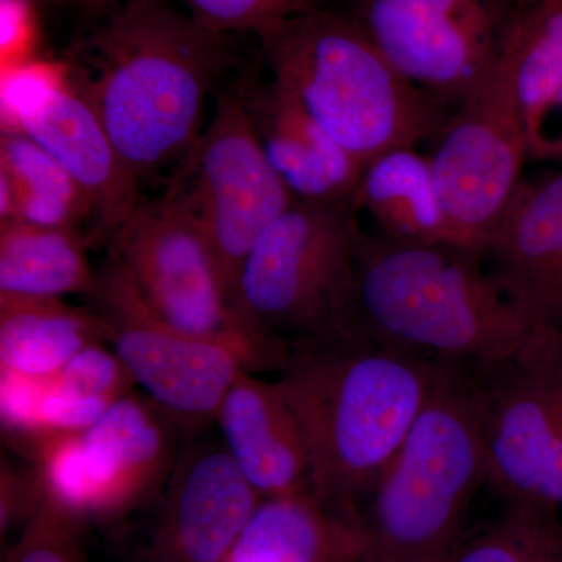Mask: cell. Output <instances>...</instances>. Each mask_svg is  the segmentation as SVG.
I'll return each instance as SVG.
<instances>
[{
	"label": "cell",
	"instance_id": "cell-1",
	"mask_svg": "<svg viewBox=\"0 0 562 562\" xmlns=\"http://www.w3.org/2000/svg\"><path fill=\"white\" fill-rule=\"evenodd\" d=\"M69 63L128 169L144 180L177 166L203 131V106L236 63L232 36L172 0H127Z\"/></svg>",
	"mask_w": 562,
	"mask_h": 562
},
{
	"label": "cell",
	"instance_id": "cell-2",
	"mask_svg": "<svg viewBox=\"0 0 562 562\" xmlns=\"http://www.w3.org/2000/svg\"><path fill=\"white\" fill-rule=\"evenodd\" d=\"M449 366L349 328L288 342L277 382L308 443L313 494L350 520Z\"/></svg>",
	"mask_w": 562,
	"mask_h": 562
},
{
	"label": "cell",
	"instance_id": "cell-3",
	"mask_svg": "<svg viewBox=\"0 0 562 562\" xmlns=\"http://www.w3.org/2000/svg\"><path fill=\"white\" fill-rule=\"evenodd\" d=\"M344 328L458 366L498 360L535 331L503 294L480 251L366 232Z\"/></svg>",
	"mask_w": 562,
	"mask_h": 562
},
{
	"label": "cell",
	"instance_id": "cell-4",
	"mask_svg": "<svg viewBox=\"0 0 562 562\" xmlns=\"http://www.w3.org/2000/svg\"><path fill=\"white\" fill-rule=\"evenodd\" d=\"M487 486L482 402L471 366L442 373L394 460L351 514L362 560L443 562Z\"/></svg>",
	"mask_w": 562,
	"mask_h": 562
},
{
	"label": "cell",
	"instance_id": "cell-5",
	"mask_svg": "<svg viewBox=\"0 0 562 562\" xmlns=\"http://www.w3.org/2000/svg\"><path fill=\"white\" fill-rule=\"evenodd\" d=\"M277 81L362 166L438 135L450 114L387 61L353 18L313 10L258 35Z\"/></svg>",
	"mask_w": 562,
	"mask_h": 562
},
{
	"label": "cell",
	"instance_id": "cell-6",
	"mask_svg": "<svg viewBox=\"0 0 562 562\" xmlns=\"http://www.w3.org/2000/svg\"><path fill=\"white\" fill-rule=\"evenodd\" d=\"M362 231L349 201L295 202L244 261L235 306L271 346L344 330Z\"/></svg>",
	"mask_w": 562,
	"mask_h": 562
},
{
	"label": "cell",
	"instance_id": "cell-7",
	"mask_svg": "<svg viewBox=\"0 0 562 562\" xmlns=\"http://www.w3.org/2000/svg\"><path fill=\"white\" fill-rule=\"evenodd\" d=\"M110 241V255L161 319L190 335L241 347L255 372L281 371L288 346L262 342L244 325L205 233L172 194L140 199Z\"/></svg>",
	"mask_w": 562,
	"mask_h": 562
},
{
	"label": "cell",
	"instance_id": "cell-8",
	"mask_svg": "<svg viewBox=\"0 0 562 562\" xmlns=\"http://www.w3.org/2000/svg\"><path fill=\"white\" fill-rule=\"evenodd\" d=\"M471 368L487 486L503 502L562 508V336L531 331L512 353Z\"/></svg>",
	"mask_w": 562,
	"mask_h": 562
},
{
	"label": "cell",
	"instance_id": "cell-9",
	"mask_svg": "<svg viewBox=\"0 0 562 562\" xmlns=\"http://www.w3.org/2000/svg\"><path fill=\"white\" fill-rule=\"evenodd\" d=\"M166 191L201 225L235 305L251 247L297 201L266 158L233 83L216 92L213 116Z\"/></svg>",
	"mask_w": 562,
	"mask_h": 562
},
{
	"label": "cell",
	"instance_id": "cell-10",
	"mask_svg": "<svg viewBox=\"0 0 562 562\" xmlns=\"http://www.w3.org/2000/svg\"><path fill=\"white\" fill-rule=\"evenodd\" d=\"M432 139L428 161L452 244L483 254L528 158L524 111L503 57Z\"/></svg>",
	"mask_w": 562,
	"mask_h": 562
},
{
	"label": "cell",
	"instance_id": "cell-11",
	"mask_svg": "<svg viewBox=\"0 0 562 562\" xmlns=\"http://www.w3.org/2000/svg\"><path fill=\"white\" fill-rule=\"evenodd\" d=\"M88 297L110 325L111 349L136 384L173 419L216 420L238 373H257L241 347L190 335L161 319L113 255Z\"/></svg>",
	"mask_w": 562,
	"mask_h": 562
},
{
	"label": "cell",
	"instance_id": "cell-12",
	"mask_svg": "<svg viewBox=\"0 0 562 562\" xmlns=\"http://www.w3.org/2000/svg\"><path fill=\"white\" fill-rule=\"evenodd\" d=\"M353 20L405 79L460 103L502 57L513 11L452 9L430 0H357Z\"/></svg>",
	"mask_w": 562,
	"mask_h": 562
},
{
	"label": "cell",
	"instance_id": "cell-13",
	"mask_svg": "<svg viewBox=\"0 0 562 562\" xmlns=\"http://www.w3.org/2000/svg\"><path fill=\"white\" fill-rule=\"evenodd\" d=\"M7 131L24 132L60 162L90 198L95 228L103 236L111 239L143 199V183L122 160L70 68Z\"/></svg>",
	"mask_w": 562,
	"mask_h": 562
},
{
	"label": "cell",
	"instance_id": "cell-14",
	"mask_svg": "<svg viewBox=\"0 0 562 562\" xmlns=\"http://www.w3.org/2000/svg\"><path fill=\"white\" fill-rule=\"evenodd\" d=\"M483 258L532 330L562 336V171L522 180Z\"/></svg>",
	"mask_w": 562,
	"mask_h": 562
},
{
	"label": "cell",
	"instance_id": "cell-15",
	"mask_svg": "<svg viewBox=\"0 0 562 562\" xmlns=\"http://www.w3.org/2000/svg\"><path fill=\"white\" fill-rule=\"evenodd\" d=\"M273 171L297 202L349 201L364 166L342 149L277 81L243 70L233 81Z\"/></svg>",
	"mask_w": 562,
	"mask_h": 562
},
{
	"label": "cell",
	"instance_id": "cell-16",
	"mask_svg": "<svg viewBox=\"0 0 562 562\" xmlns=\"http://www.w3.org/2000/svg\"><path fill=\"white\" fill-rule=\"evenodd\" d=\"M171 419L132 392L79 432L81 512H114L169 479L179 453Z\"/></svg>",
	"mask_w": 562,
	"mask_h": 562
},
{
	"label": "cell",
	"instance_id": "cell-17",
	"mask_svg": "<svg viewBox=\"0 0 562 562\" xmlns=\"http://www.w3.org/2000/svg\"><path fill=\"white\" fill-rule=\"evenodd\" d=\"M171 546L181 562L227 561L260 506L224 442L195 441L177 453L168 479Z\"/></svg>",
	"mask_w": 562,
	"mask_h": 562
},
{
	"label": "cell",
	"instance_id": "cell-18",
	"mask_svg": "<svg viewBox=\"0 0 562 562\" xmlns=\"http://www.w3.org/2000/svg\"><path fill=\"white\" fill-rule=\"evenodd\" d=\"M216 422L233 462L261 498L313 492L308 443L279 382L239 372Z\"/></svg>",
	"mask_w": 562,
	"mask_h": 562
},
{
	"label": "cell",
	"instance_id": "cell-19",
	"mask_svg": "<svg viewBox=\"0 0 562 562\" xmlns=\"http://www.w3.org/2000/svg\"><path fill=\"white\" fill-rule=\"evenodd\" d=\"M353 524L313 492L265 498L225 562H361Z\"/></svg>",
	"mask_w": 562,
	"mask_h": 562
},
{
	"label": "cell",
	"instance_id": "cell-20",
	"mask_svg": "<svg viewBox=\"0 0 562 562\" xmlns=\"http://www.w3.org/2000/svg\"><path fill=\"white\" fill-rule=\"evenodd\" d=\"M109 339L110 325L95 310L0 292V369L49 376L81 350Z\"/></svg>",
	"mask_w": 562,
	"mask_h": 562
},
{
	"label": "cell",
	"instance_id": "cell-21",
	"mask_svg": "<svg viewBox=\"0 0 562 562\" xmlns=\"http://www.w3.org/2000/svg\"><path fill=\"white\" fill-rule=\"evenodd\" d=\"M379 235L394 241L452 244L430 161L416 147L386 151L369 162L350 198Z\"/></svg>",
	"mask_w": 562,
	"mask_h": 562
},
{
	"label": "cell",
	"instance_id": "cell-22",
	"mask_svg": "<svg viewBox=\"0 0 562 562\" xmlns=\"http://www.w3.org/2000/svg\"><path fill=\"white\" fill-rule=\"evenodd\" d=\"M10 221L72 231L94 222L87 192L49 151L20 131L0 135V224Z\"/></svg>",
	"mask_w": 562,
	"mask_h": 562
},
{
	"label": "cell",
	"instance_id": "cell-23",
	"mask_svg": "<svg viewBox=\"0 0 562 562\" xmlns=\"http://www.w3.org/2000/svg\"><path fill=\"white\" fill-rule=\"evenodd\" d=\"M95 279L81 231L18 221L0 224V292L58 299L88 295Z\"/></svg>",
	"mask_w": 562,
	"mask_h": 562
},
{
	"label": "cell",
	"instance_id": "cell-24",
	"mask_svg": "<svg viewBox=\"0 0 562 562\" xmlns=\"http://www.w3.org/2000/svg\"><path fill=\"white\" fill-rule=\"evenodd\" d=\"M132 373L106 344H94L52 373L41 403V436L77 435L132 394Z\"/></svg>",
	"mask_w": 562,
	"mask_h": 562
},
{
	"label": "cell",
	"instance_id": "cell-25",
	"mask_svg": "<svg viewBox=\"0 0 562 562\" xmlns=\"http://www.w3.org/2000/svg\"><path fill=\"white\" fill-rule=\"evenodd\" d=\"M502 57L512 68L527 125L562 83V0L520 7L503 41Z\"/></svg>",
	"mask_w": 562,
	"mask_h": 562
},
{
	"label": "cell",
	"instance_id": "cell-26",
	"mask_svg": "<svg viewBox=\"0 0 562 562\" xmlns=\"http://www.w3.org/2000/svg\"><path fill=\"white\" fill-rule=\"evenodd\" d=\"M554 509L530 503L503 502L490 528L458 543L443 562H543L560 542Z\"/></svg>",
	"mask_w": 562,
	"mask_h": 562
},
{
	"label": "cell",
	"instance_id": "cell-27",
	"mask_svg": "<svg viewBox=\"0 0 562 562\" xmlns=\"http://www.w3.org/2000/svg\"><path fill=\"white\" fill-rule=\"evenodd\" d=\"M203 27L233 35L276 27L280 22L317 10L319 0H172Z\"/></svg>",
	"mask_w": 562,
	"mask_h": 562
},
{
	"label": "cell",
	"instance_id": "cell-28",
	"mask_svg": "<svg viewBox=\"0 0 562 562\" xmlns=\"http://www.w3.org/2000/svg\"><path fill=\"white\" fill-rule=\"evenodd\" d=\"M43 0H0V68L36 57L41 40Z\"/></svg>",
	"mask_w": 562,
	"mask_h": 562
},
{
	"label": "cell",
	"instance_id": "cell-29",
	"mask_svg": "<svg viewBox=\"0 0 562 562\" xmlns=\"http://www.w3.org/2000/svg\"><path fill=\"white\" fill-rule=\"evenodd\" d=\"M528 158L562 161V83L535 116L525 125Z\"/></svg>",
	"mask_w": 562,
	"mask_h": 562
},
{
	"label": "cell",
	"instance_id": "cell-30",
	"mask_svg": "<svg viewBox=\"0 0 562 562\" xmlns=\"http://www.w3.org/2000/svg\"><path fill=\"white\" fill-rule=\"evenodd\" d=\"M35 538L38 539V542L31 543L24 550L20 562H74L60 546L49 542V513H47L46 503H44V519L40 524V530Z\"/></svg>",
	"mask_w": 562,
	"mask_h": 562
},
{
	"label": "cell",
	"instance_id": "cell-31",
	"mask_svg": "<svg viewBox=\"0 0 562 562\" xmlns=\"http://www.w3.org/2000/svg\"><path fill=\"white\" fill-rule=\"evenodd\" d=\"M52 2L61 7H70V9L91 18L109 16L111 11L117 7V0H52Z\"/></svg>",
	"mask_w": 562,
	"mask_h": 562
},
{
	"label": "cell",
	"instance_id": "cell-32",
	"mask_svg": "<svg viewBox=\"0 0 562 562\" xmlns=\"http://www.w3.org/2000/svg\"><path fill=\"white\" fill-rule=\"evenodd\" d=\"M543 562H562L560 542H558L557 546H554L553 549L550 550V553L547 554L546 561Z\"/></svg>",
	"mask_w": 562,
	"mask_h": 562
},
{
	"label": "cell",
	"instance_id": "cell-33",
	"mask_svg": "<svg viewBox=\"0 0 562 562\" xmlns=\"http://www.w3.org/2000/svg\"><path fill=\"white\" fill-rule=\"evenodd\" d=\"M517 5L525 7L530 5V3L535 2V0H516Z\"/></svg>",
	"mask_w": 562,
	"mask_h": 562
},
{
	"label": "cell",
	"instance_id": "cell-34",
	"mask_svg": "<svg viewBox=\"0 0 562 562\" xmlns=\"http://www.w3.org/2000/svg\"><path fill=\"white\" fill-rule=\"evenodd\" d=\"M361 562H386V561L362 560Z\"/></svg>",
	"mask_w": 562,
	"mask_h": 562
}]
</instances>
